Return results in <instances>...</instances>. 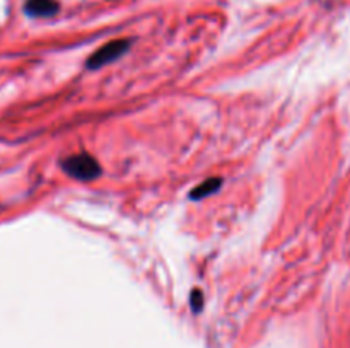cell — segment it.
Listing matches in <instances>:
<instances>
[{
	"label": "cell",
	"instance_id": "obj_1",
	"mask_svg": "<svg viewBox=\"0 0 350 348\" xmlns=\"http://www.w3.org/2000/svg\"><path fill=\"white\" fill-rule=\"evenodd\" d=\"M62 169L70 176V178L81 181L96 179L101 174V166L93 155L89 154H76L62 160Z\"/></svg>",
	"mask_w": 350,
	"mask_h": 348
},
{
	"label": "cell",
	"instance_id": "obj_2",
	"mask_svg": "<svg viewBox=\"0 0 350 348\" xmlns=\"http://www.w3.org/2000/svg\"><path fill=\"white\" fill-rule=\"evenodd\" d=\"M128 48H130V40H113L98 48V50L87 58L86 65L87 68H91V70L101 68L111 62L118 60L121 55H125V53L128 51Z\"/></svg>",
	"mask_w": 350,
	"mask_h": 348
},
{
	"label": "cell",
	"instance_id": "obj_3",
	"mask_svg": "<svg viewBox=\"0 0 350 348\" xmlns=\"http://www.w3.org/2000/svg\"><path fill=\"white\" fill-rule=\"evenodd\" d=\"M60 10L57 0H26L24 12L31 17H53Z\"/></svg>",
	"mask_w": 350,
	"mask_h": 348
},
{
	"label": "cell",
	"instance_id": "obj_4",
	"mask_svg": "<svg viewBox=\"0 0 350 348\" xmlns=\"http://www.w3.org/2000/svg\"><path fill=\"white\" fill-rule=\"evenodd\" d=\"M220 185H222V179L220 178H209V179H205L204 183H200L197 188L192 191L190 198H192V200H201V198H205V196H209L212 193H215V191L220 188Z\"/></svg>",
	"mask_w": 350,
	"mask_h": 348
},
{
	"label": "cell",
	"instance_id": "obj_5",
	"mask_svg": "<svg viewBox=\"0 0 350 348\" xmlns=\"http://www.w3.org/2000/svg\"><path fill=\"white\" fill-rule=\"evenodd\" d=\"M190 301H192V306L195 309V313H198L200 307H201V304H204V297H201V292L200 290H193L192 299H190Z\"/></svg>",
	"mask_w": 350,
	"mask_h": 348
}]
</instances>
